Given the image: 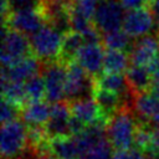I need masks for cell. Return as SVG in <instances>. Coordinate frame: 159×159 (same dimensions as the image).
Masks as SVG:
<instances>
[{
  "instance_id": "1",
  "label": "cell",
  "mask_w": 159,
  "mask_h": 159,
  "mask_svg": "<svg viewBox=\"0 0 159 159\" xmlns=\"http://www.w3.org/2000/svg\"><path fill=\"white\" fill-rule=\"evenodd\" d=\"M139 122L130 108H123L107 122V139L114 150L129 149L134 144V138Z\"/></svg>"
},
{
  "instance_id": "2",
  "label": "cell",
  "mask_w": 159,
  "mask_h": 159,
  "mask_svg": "<svg viewBox=\"0 0 159 159\" xmlns=\"http://www.w3.org/2000/svg\"><path fill=\"white\" fill-rule=\"evenodd\" d=\"M29 148V128L25 122L14 119L1 125L0 149L4 159H19Z\"/></svg>"
},
{
  "instance_id": "3",
  "label": "cell",
  "mask_w": 159,
  "mask_h": 159,
  "mask_svg": "<svg viewBox=\"0 0 159 159\" xmlns=\"http://www.w3.org/2000/svg\"><path fill=\"white\" fill-rule=\"evenodd\" d=\"M62 40L63 34L55 29L52 25L46 24L30 39L32 53L43 63L57 61L61 51Z\"/></svg>"
},
{
  "instance_id": "4",
  "label": "cell",
  "mask_w": 159,
  "mask_h": 159,
  "mask_svg": "<svg viewBox=\"0 0 159 159\" xmlns=\"http://www.w3.org/2000/svg\"><path fill=\"white\" fill-rule=\"evenodd\" d=\"M31 43L26 35L10 29L4 25L2 27V47H1V63L2 67H11L25 57L30 56Z\"/></svg>"
},
{
  "instance_id": "5",
  "label": "cell",
  "mask_w": 159,
  "mask_h": 159,
  "mask_svg": "<svg viewBox=\"0 0 159 159\" xmlns=\"http://www.w3.org/2000/svg\"><path fill=\"white\" fill-rule=\"evenodd\" d=\"M94 78L89 76L76 61L67 65V75L65 83V99L72 102L76 99L88 98L93 96Z\"/></svg>"
},
{
  "instance_id": "6",
  "label": "cell",
  "mask_w": 159,
  "mask_h": 159,
  "mask_svg": "<svg viewBox=\"0 0 159 159\" xmlns=\"http://www.w3.org/2000/svg\"><path fill=\"white\" fill-rule=\"evenodd\" d=\"M124 17V6L120 0H99L92 21L96 29L103 35L119 30L123 26Z\"/></svg>"
},
{
  "instance_id": "7",
  "label": "cell",
  "mask_w": 159,
  "mask_h": 159,
  "mask_svg": "<svg viewBox=\"0 0 159 159\" xmlns=\"http://www.w3.org/2000/svg\"><path fill=\"white\" fill-rule=\"evenodd\" d=\"M41 75L46 86V99L56 103L65 98V83L67 75V65L61 61L46 62L42 66Z\"/></svg>"
},
{
  "instance_id": "8",
  "label": "cell",
  "mask_w": 159,
  "mask_h": 159,
  "mask_svg": "<svg viewBox=\"0 0 159 159\" xmlns=\"http://www.w3.org/2000/svg\"><path fill=\"white\" fill-rule=\"evenodd\" d=\"M130 109L140 124H145L152 129L159 127V96L154 92L135 93Z\"/></svg>"
},
{
  "instance_id": "9",
  "label": "cell",
  "mask_w": 159,
  "mask_h": 159,
  "mask_svg": "<svg viewBox=\"0 0 159 159\" xmlns=\"http://www.w3.org/2000/svg\"><path fill=\"white\" fill-rule=\"evenodd\" d=\"M46 24L47 22L42 10H22L10 12L4 19V25L29 36H32Z\"/></svg>"
},
{
  "instance_id": "10",
  "label": "cell",
  "mask_w": 159,
  "mask_h": 159,
  "mask_svg": "<svg viewBox=\"0 0 159 159\" xmlns=\"http://www.w3.org/2000/svg\"><path fill=\"white\" fill-rule=\"evenodd\" d=\"M72 113L67 101H60L51 106V116L45 124L46 134L50 139L70 137V120Z\"/></svg>"
},
{
  "instance_id": "11",
  "label": "cell",
  "mask_w": 159,
  "mask_h": 159,
  "mask_svg": "<svg viewBox=\"0 0 159 159\" xmlns=\"http://www.w3.org/2000/svg\"><path fill=\"white\" fill-rule=\"evenodd\" d=\"M129 57L132 65L149 67L159 57V34L145 35L134 41Z\"/></svg>"
},
{
  "instance_id": "12",
  "label": "cell",
  "mask_w": 159,
  "mask_h": 159,
  "mask_svg": "<svg viewBox=\"0 0 159 159\" xmlns=\"http://www.w3.org/2000/svg\"><path fill=\"white\" fill-rule=\"evenodd\" d=\"M155 20L150 9L140 7L129 10L123 21V30L130 37H143L154 29Z\"/></svg>"
},
{
  "instance_id": "13",
  "label": "cell",
  "mask_w": 159,
  "mask_h": 159,
  "mask_svg": "<svg viewBox=\"0 0 159 159\" xmlns=\"http://www.w3.org/2000/svg\"><path fill=\"white\" fill-rule=\"evenodd\" d=\"M104 48L102 43H84L76 56V62L93 78L101 76L104 62Z\"/></svg>"
},
{
  "instance_id": "14",
  "label": "cell",
  "mask_w": 159,
  "mask_h": 159,
  "mask_svg": "<svg viewBox=\"0 0 159 159\" xmlns=\"http://www.w3.org/2000/svg\"><path fill=\"white\" fill-rule=\"evenodd\" d=\"M42 66L43 62L36 56H27L11 67H2L1 77L11 81L26 82L29 78L39 75L42 71Z\"/></svg>"
},
{
  "instance_id": "15",
  "label": "cell",
  "mask_w": 159,
  "mask_h": 159,
  "mask_svg": "<svg viewBox=\"0 0 159 159\" xmlns=\"http://www.w3.org/2000/svg\"><path fill=\"white\" fill-rule=\"evenodd\" d=\"M70 103V108H71V113L73 117L78 118L80 120H82L84 124L89 125V124H94L98 122H107L102 113L101 109L96 102L94 98H82V99H76Z\"/></svg>"
},
{
  "instance_id": "16",
  "label": "cell",
  "mask_w": 159,
  "mask_h": 159,
  "mask_svg": "<svg viewBox=\"0 0 159 159\" xmlns=\"http://www.w3.org/2000/svg\"><path fill=\"white\" fill-rule=\"evenodd\" d=\"M93 98L96 99L101 113L103 116V118L108 122V119L111 117H113L117 112H119L123 108H128L123 101V98L108 89H103L99 87H94L93 91Z\"/></svg>"
},
{
  "instance_id": "17",
  "label": "cell",
  "mask_w": 159,
  "mask_h": 159,
  "mask_svg": "<svg viewBox=\"0 0 159 159\" xmlns=\"http://www.w3.org/2000/svg\"><path fill=\"white\" fill-rule=\"evenodd\" d=\"M51 116V106L43 101H35L25 104L21 117L27 127H45Z\"/></svg>"
},
{
  "instance_id": "18",
  "label": "cell",
  "mask_w": 159,
  "mask_h": 159,
  "mask_svg": "<svg viewBox=\"0 0 159 159\" xmlns=\"http://www.w3.org/2000/svg\"><path fill=\"white\" fill-rule=\"evenodd\" d=\"M48 158L53 159H80V149L75 137H61L50 139Z\"/></svg>"
},
{
  "instance_id": "19",
  "label": "cell",
  "mask_w": 159,
  "mask_h": 159,
  "mask_svg": "<svg viewBox=\"0 0 159 159\" xmlns=\"http://www.w3.org/2000/svg\"><path fill=\"white\" fill-rule=\"evenodd\" d=\"M125 77L134 94L145 92L152 87V73L148 67L132 65L125 71Z\"/></svg>"
},
{
  "instance_id": "20",
  "label": "cell",
  "mask_w": 159,
  "mask_h": 159,
  "mask_svg": "<svg viewBox=\"0 0 159 159\" xmlns=\"http://www.w3.org/2000/svg\"><path fill=\"white\" fill-rule=\"evenodd\" d=\"M84 39L81 34L76 31H70L63 35L62 45H61V51L58 56V61H61L65 65H68L76 60L77 52L80 48L84 45Z\"/></svg>"
},
{
  "instance_id": "21",
  "label": "cell",
  "mask_w": 159,
  "mask_h": 159,
  "mask_svg": "<svg viewBox=\"0 0 159 159\" xmlns=\"http://www.w3.org/2000/svg\"><path fill=\"white\" fill-rule=\"evenodd\" d=\"M130 57L125 51L119 50H109L107 48L104 52V62H103V72L106 73H122L129 68Z\"/></svg>"
},
{
  "instance_id": "22",
  "label": "cell",
  "mask_w": 159,
  "mask_h": 159,
  "mask_svg": "<svg viewBox=\"0 0 159 159\" xmlns=\"http://www.w3.org/2000/svg\"><path fill=\"white\" fill-rule=\"evenodd\" d=\"M1 88H2V98L22 109L26 101L29 99L25 89V83L1 77Z\"/></svg>"
},
{
  "instance_id": "23",
  "label": "cell",
  "mask_w": 159,
  "mask_h": 159,
  "mask_svg": "<svg viewBox=\"0 0 159 159\" xmlns=\"http://www.w3.org/2000/svg\"><path fill=\"white\" fill-rule=\"evenodd\" d=\"M102 42L109 50H119L125 52H129L134 43L132 41V37L124 30H120V29L108 34H103Z\"/></svg>"
},
{
  "instance_id": "24",
  "label": "cell",
  "mask_w": 159,
  "mask_h": 159,
  "mask_svg": "<svg viewBox=\"0 0 159 159\" xmlns=\"http://www.w3.org/2000/svg\"><path fill=\"white\" fill-rule=\"evenodd\" d=\"M45 0H1V14L5 19L10 12L22 10H42Z\"/></svg>"
},
{
  "instance_id": "25",
  "label": "cell",
  "mask_w": 159,
  "mask_h": 159,
  "mask_svg": "<svg viewBox=\"0 0 159 159\" xmlns=\"http://www.w3.org/2000/svg\"><path fill=\"white\" fill-rule=\"evenodd\" d=\"M25 89L27 98L30 102L35 101H41L43 97H46V86H45V80L41 73L29 78L25 82Z\"/></svg>"
},
{
  "instance_id": "26",
  "label": "cell",
  "mask_w": 159,
  "mask_h": 159,
  "mask_svg": "<svg viewBox=\"0 0 159 159\" xmlns=\"http://www.w3.org/2000/svg\"><path fill=\"white\" fill-rule=\"evenodd\" d=\"M114 148L109 143V140L106 138L101 142H98L96 145H93L81 159H112Z\"/></svg>"
},
{
  "instance_id": "27",
  "label": "cell",
  "mask_w": 159,
  "mask_h": 159,
  "mask_svg": "<svg viewBox=\"0 0 159 159\" xmlns=\"http://www.w3.org/2000/svg\"><path fill=\"white\" fill-rule=\"evenodd\" d=\"M99 0H72L70 2V9L89 20H93V15L98 6Z\"/></svg>"
},
{
  "instance_id": "28",
  "label": "cell",
  "mask_w": 159,
  "mask_h": 159,
  "mask_svg": "<svg viewBox=\"0 0 159 159\" xmlns=\"http://www.w3.org/2000/svg\"><path fill=\"white\" fill-rule=\"evenodd\" d=\"M19 114H21V108H19L14 103H11V102H9V101L2 98L1 111H0L1 123H6V122H10V120L17 119Z\"/></svg>"
},
{
  "instance_id": "29",
  "label": "cell",
  "mask_w": 159,
  "mask_h": 159,
  "mask_svg": "<svg viewBox=\"0 0 159 159\" xmlns=\"http://www.w3.org/2000/svg\"><path fill=\"white\" fill-rule=\"evenodd\" d=\"M116 159H145L144 153L138 148H129L124 150H118L114 155Z\"/></svg>"
},
{
  "instance_id": "30",
  "label": "cell",
  "mask_w": 159,
  "mask_h": 159,
  "mask_svg": "<svg viewBox=\"0 0 159 159\" xmlns=\"http://www.w3.org/2000/svg\"><path fill=\"white\" fill-rule=\"evenodd\" d=\"M120 2L123 4L124 9L128 10H135V9H140L144 7L147 4H149V0H120Z\"/></svg>"
},
{
  "instance_id": "31",
  "label": "cell",
  "mask_w": 159,
  "mask_h": 159,
  "mask_svg": "<svg viewBox=\"0 0 159 159\" xmlns=\"http://www.w3.org/2000/svg\"><path fill=\"white\" fill-rule=\"evenodd\" d=\"M150 5V10L153 12V16H154V20H155V27H157V31L159 32V0H152L149 2Z\"/></svg>"
},
{
  "instance_id": "32",
  "label": "cell",
  "mask_w": 159,
  "mask_h": 159,
  "mask_svg": "<svg viewBox=\"0 0 159 159\" xmlns=\"http://www.w3.org/2000/svg\"><path fill=\"white\" fill-rule=\"evenodd\" d=\"M152 138H153L154 149H155V152L159 154V127L153 129V132H152Z\"/></svg>"
},
{
  "instance_id": "33",
  "label": "cell",
  "mask_w": 159,
  "mask_h": 159,
  "mask_svg": "<svg viewBox=\"0 0 159 159\" xmlns=\"http://www.w3.org/2000/svg\"><path fill=\"white\" fill-rule=\"evenodd\" d=\"M145 159H159V155H148Z\"/></svg>"
},
{
  "instance_id": "34",
  "label": "cell",
  "mask_w": 159,
  "mask_h": 159,
  "mask_svg": "<svg viewBox=\"0 0 159 159\" xmlns=\"http://www.w3.org/2000/svg\"><path fill=\"white\" fill-rule=\"evenodd\" d=\"M158 34H159V32H158Z\"/></svg>"
}]
</instances>
